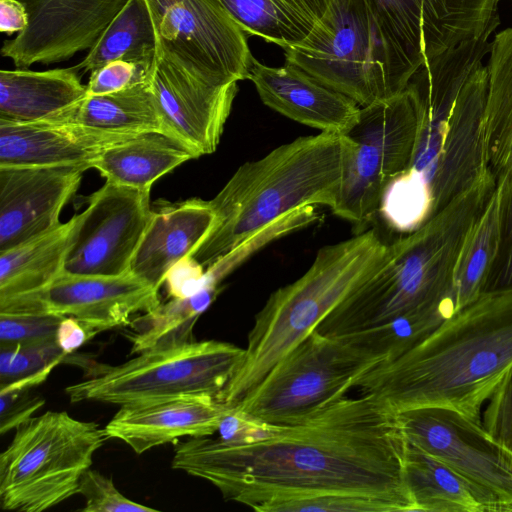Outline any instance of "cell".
<instances>
[{
	"instance_id": "1",
	"label": "cell",
	"mask_w": 512,
	"mask_h": 512,
	"mask_svg": "<svg viewBox=\"0 0 512 512\" xmlns=\"http://www.w3.org/2000/svg\"><path fill=\"white\" fill-rule=\"evenodd\" d=\"M406 445L397 412L383 398L362 393L302 421L277 424L261 442L189 437L176 445L171 466L253 509L289 495L336 492L382 498L401 512H416L405 479Z\"/></svg>"
},
{
	"instance_id": "2",
	"label": "cell",
	"mask_w": 512,
	"mask_h": 512,
	"mask_svg": "<svg viewBox=\"0 0 512 512\" xmlns=\"http://www.w3.org/2000/svg\"><path fill=\"white\" fill-rule=\"evenodd\" d=\"M494 30L427 59L407 84L418 105L413 157L386 188L378 210L397 232L418 229L490 171L486 92L463 85L490 51Z\"/></svg>"
},
{
	"instance_id": "3",
	"label": "cell",
	"mask_w": 512,
	"mask_h": 512,
	"mask_svg": "<svg viewBox=\"0 0 512 512\" xmlns=\"http://www.w3.org/2000/svg\"><path fill=\"white\" fill-rule=\"evenodd\" d=\"M512 364V289L482 293L399 358L381 363L356 387L395 412L455 410L481 423V408Z\"/></svg>"
},
{
	"instance_id": "4",
	"label": "cell",
	"mask_w": 512,
	"mask_h": 512,
	"mask_svg": "<svg viewBox=\"0 0 512 512\" xmlns=\"http://www.w3.org/2000/svg\"><path fill=\"white\" fill-rule=\"evenodd\" d=\"M348 139L320 132L298 137L242 164L210 200L215 219L190 255L205 270L292 214L330 209L343 179Z\"/></svg>"
},
{
	"instance_id": "5",
	"label": "cell",
	"mask_w": 512,
	"mask_h": 512,
	"mask_svg": "<svg viewBox=\"0 0 512 512\" xmlns=\"http://www.w3.org/2000/svg\"><path fill=\"white\" fill-rule=\"evenodd\" d=\"M496 187L489 171L421 227L387 244L381 266L316 330L342 336L455 297L453 275L460 250Z\"/></svg>"
},
{
	"instance_id": "6",
	"label": "cell",
	"mask_w": 512,
	"mask_h": 512,
	"mask_svg": "<svg viewBox=\"0 0 512 512\" xmlns=\"http://www.w3.org/2000/svg\"><path fill=\"white\" fill-rule=\"evenodd\" d=\"M387 243L375 229L318 250L308 270L275 290L256 314L243 361L220 400L235 406L384 261Z\"/></svg>"
},
{
	"instance_id": "7",
	"label": "cell",
	"mask_w": 512,
	"mask_h": 512,
	"mask_svg": "<svg viewBox=\"0 0 512 512\" xmlns=\"http://www.w3.org/2000/svg\"><path fill=\"white\" fill-rule=\"evenodd\" d=\"M110 439L105 427L66 411L31 417L0 455V506L40 512L78 494L94 454Z\"/></svg>"
},
{
	"instance_id": "8",
	"label": "cell",
	"mask_w": 512,
	"mask_h": 512,
	"mask_svg": "<svg viewBox=\"0 0 512 512\" xmlns=\"http://www.w3.org/2000/svg\"><path fill=\"white\" fill-rule=\"evenodd\" d=\"M245 348L217 340L156 347L65 388L71 402L128 405L208 396L220 399L241 365Z\"/></svg>"
},
{
	"instance_id": "9",
	"label": "cell",
	"mask_w": 512,
	"mask_h": 512,
	"mask_svg": "<svg viewBox=\"0 0 512 512\" xmlns=\"http://www.w3.org/2000/svg\"><path fill=\"white\" fill-rule=\"evenodd\" d=\"M381 360L345 337L313 331L235 406L273 424H293L346 397Z\"/></svg>"
},
{
	"instance_id": "10",
	"label": "cell",
	"mask_w": 512,
	"mask_h": 512,
	"mask_svg": "<svg viewBox=\"0 0 512 512\" xmlns=\"http://www.w3.org/2000/svg\"><path fill=\"white\" fill-rule=\"evenodd\" d=\"M283 50L285 63L360 107L394 96L387 49L368 0H333L310 34Z\"/></svg>"
},
{
	"instance_id": "11",
	"label": "cell",
	"mask_w": 512,
	"mask_h": 512,
	"mask_svg": "<svg viewBox=\"0 0 512 512\" xmlns=\"http://www.w3.org/2000/svg\"><path fill=\"white\" fill-rule=\"evenodd\" d=\"M417 130V100L408 86L361 107L357 122L344 134L349 146L331 211L356 226L365 225L378 212L388 185L408 169Z\"/></svg>"
},
{
	"instance_id": "12",
	"label": "cell",
	"mask_w": 512,
	"mask_h": 512,
	"mask_svg": "<svg viewBox=\"0 0 512 512\" xmlns=\"http://www.w3.org/2000/svg\"><path fill=\"white\" fill-rule=\"evenodd\" d=\"M157 54L216 84L248 79V35L220 0H146Z\"/></svg>"
},
{
	"instance_id": "13",
	"label": "cell",
	"mask_w": 512,
	"mask_h": 512,
	"mask_svg": "<svg viewBox=\"0 0 512 512\" xmlns=\"http://www.w3.org/2000/svg\"><path fill=\"white\" fill-rule=\"evenodd\" d=\"M397 415L408 441L451 467L501 512H512V452L482 423L441 407L408 409Z\"/></svg>"
},
{
	"instance_id": "14",
	"label": "cell",
	"mask_w": 512,
	"mask_h": 512,
	"mask_svg": "<svg viewBox=\"0 0 512 512\" xmlns=\"http://www.w3.org/2000/svg\"><path fill=\"white\" fill-rule=\"evenodd\" d=\"M152 213L150 191L106 181L79 214L63 273L119 276L130 272Z\"/></svg>"
},
{
	"instance_id": "15",
	"label": "cell",
	"mask_w": 512,
	"mask_h": 512,
	"mask_svg": "<svg viewBox=\"0 0 512 512\" xmlns=\"http://www.w3.org/2000/svg\"><path fill=\"white\" fill-rule=\"evenodd\" d=\"M161 304L158 289L128 272L119 276L62 273L42 290L0 298V313L71 316L96 334L130 325Z\"/></svg>"
},
{
	"instance_id": "16",
	"label": "cell",
	"mask_w": 512,
	"mask_h": 512,
	"mask_svg": "<svg viewBox=\"0 0 512 512\" xmlns=\"http://www.w3.org/2000/svg\"><path fill=\"white\" fill-rule=\"evenodd\" d=\"M29 24L1 55L17 68L66 61L90 50L128 0H20Z\"/></svg>"
},
{
	"instance_id": "17",
	"label": "cell",
	"mask_w": 512,
	"mask_h": 512,
	"mask_svg": "<svg viewBox=\"0 0 512 512\" xmlns=\"http://www.w3.org/2000/svg\"><path fill=\"white\" fill-rule=\"evenodd\" d=\"M150 83L165 134L186 145L197 157L215 152L238 82H209L157 54Z\"/></svg>"
},
{
	"instance_id": "18",
	"label": "cell",
	"mask_w": 512,
	"mask_h": 512,
	"mask_svg": "<svg viewBox=\"0 0 512 512\" xmlns=\"http://www.w3.org/2000/svg\"><path fill=\"white\" fill-rule=\"evenodd\" d=\"M86 170L83 166L0 167V252L57 227Z\"/></svg>"
},
{
	"instance_id": "19",
	"label": "cell",
	"mask_w": 512,
	"mask_h": 512,
	"mask_svg": "<svg viewBox=\"0 0 512 512\" xmlns=\"http://www.w3.org/2000/svg\"><path fill=\"white\" fill-rule=\"evenodd\" d=\"M134 136L48 119H0V167L83 166L91 169L106 149Z\"/></svg>"
},
{
	"instance_id": "20",
	"label": "cell",
	"mask_w": 512,
	"mask_h": 512,
	"mask_svg": "<svg viewBox=\"0 0 512 512\" xmlns=\"http://www.w3.org/2000/svg\"><path fill=\"white\" fill-rule=\"evenodd\" d=\"M248 80L266 106L321 132L344 135L360 115L353 99L293 64L271 67L254 58Z\"/></svg>"
},
{
	"instance_id": "21",
	"label": "cell",
	"mask_w": 512,
	"mask_h": 512,
	"mask_svg": "<svg viewBox=\"0 0 512 512\" xmlns=\"http://www.w3.org/2000/svg\"><path fill=\"white\" fill-rule=\"evenodd\" d=\"M229 408L223 401L208 396L122 405L105 430L109 438L142 454L181 437L213 435Z\"/></svg>"
},
{
	"instance_id": "22",
	"label": "cell",
	"mask_w": 512,
	"mask_h": 512,
	"mask_svg": "<svg viewBox=\"0 0 512 512\" xmlns=\"http://www.w3.org/2000/svg\"><path fill=\"white\" fill-rule=\"evenodd\" d=\"M214 219L210 201L199 198L153 211L130 272L159 290L168 271L204 240Z\"/></svg>"
},
{
	"instance_id": "23",
	"label": "cell",
	"mask_w": 512,
	"mask_h": 512,
	"mask_svg": "<svg viewBox=\"0 0 512 512\" xmlns=\"http://www.w3.org/2000/svg\"><path fill=\"white\" fill-rule=\"evenodd\" d=\"M87 95L78 70L25 68L0 71V119L38 121L49 119Z\"/></svg>"
},
{
	"instance_id": "24",
	"label": "cell",
	"mask_w": 512,
	"mask_h": 512,
	"mask_svg": "<svg viewBox=\"0 0 512 512\" xmlns=\"http://www.w3.org/2000/svg\"><path fill=\"white\" fill-rule=\"evenodd\" d=\"M405 479L416 512H501L485 493L408 440Z\"/></svg>"
},
{
	"instance_id": "25",
	"label": "cell",
	"mask_w": 512,
	"mask_h": 512,
	"mask_svg": "<svg viewBox=\"0 0 512 512\" xmlns=\"http://www.w3.org/2000/svg\"><path fill=\"white\" fill-rule=\"evenodd\" d=\"M198 158L186 145L160 132H147L106 149L92 164L106 181L150 191L154 182Z\"/></svg>"
},
{
	"instance_id": "26",
	"label": "cell",
	"mask_w": 512,
	"mask_h": 512,
	"mask_svg": "<svg viewBox=\"0 0 512 512\" xmlns=\"http://www.w3.org/2000/svg\"><path fill=\"white\" fill-rule=\"evenodd\" d=\"M79 214L54 229L0 252V298L42 290L62 273Z\"/></svg>"
},
{
	"instance_id": "27",
	"label": "cell",
	"mask_w": 512,
	"mask_h": 512,
	"mask_svg": "<svg viewBox=\"0 0 512 512\" xmlns=\"http://www.w3.org/2000/svg\"><path fill=\"white\" fill-rule=\"evenodd\" d=\"M48 120L132 135L165 133L150 79L114 93L86 95Z\"/></svg>"
},
{
	"instance_id": "28",
	"label": "cell",
	"mask_w": 512,
	"mask_h": 512,
	"mask_svg": "<svg viewBox=\"0 0 512 512\" xmlns=\"http://www.w3.org/2000/svg\"><path fill=\"white\" fill-rule=\"evenodd\" d=\"M485 111L487 161L496 179L512 167V27L490 44Z\"/></svg>"
},
{
	"instance_id": "29",
	"label": "cell",
	"mask_w": 512,
	"mask_h": 512,
	"mask_svg": "<svg viewBox=\"0 0 512 512\" xmlns=\"http://www.w3.org/2000/svg\"><path fill=\"white\" fill-rule=\"evenodd\" d=\"M384 38L394 95L425 62L422 0H368Z\"/></svg>"
},
{
	"instance_id": "30",
	"label": "cell",
	"mask_w": 512,
	"mask_h": 512,
	"mask_svg": "<svg viewBox=\"0 0 512 512\" xmlns=\"http://www.w3.org/2000/svg\"><path fill=\"white\" fill-rule=\"evenodd\" d=\"M500 0H422L425 61L499 25Z\"/></svg>"
},
{
	"instance_id": "31",
	"label": "cell",
	"mask_w": 512,
	"mask_h": 512,
	"mask_svg": "<svg viewBox=\"0 0 512 512\" xmlns=\"http://www.w3.org/2000/svg\"><path fill=\"white\" fill-rule=\"evenodd\" d=\"M456 311V299L450 296L391 321L341 337L366 350L382 363H387L421 343Z\"/></svg>"
},
{
	"instance_id": "32",
	"label": "cell",
	"mask_w": 512,
	"mask_h": 512,
	"mask_svg": "<svg viewBox=\"0 0 512 512\" xmlns=\"http://www.w3.org/2000/svg\"><path fill=\"white\" fill-rule=\"evenodd\" d=\"M157 38L146 0H128L74 68L92 72L117 59L153 60Z\"/></svg>"
},
{
	"instance_id": "33",
	"label": "cell",
	"mask_w": 512,
	"mask_h": 512,
	"mask_svg": "<svg viewBox=\"0 0 512 512\" xmlns=\"http://www.w3.org/2000/svg\"><path fill=\"white\" fill-rule=\"evenodd\" d=\"M248 36L282 49L304 40L317 19L303 0H220Z\"/></svg>"
},
{
	"instance_id": "34",
	"label": "cell",
	"mask_w": 512,
	"mask_h": 512,
	"mask_svg": "<svg viewBox=\"0 0 512 512\" xmlns=\"http://www.w3.org/2000/svg\"><path fill=\"white\" fill-rule=\"evenodd\" d=\"M219 292V286H207L190 297L172 298L133 319V331L128 335L132 353L194 341L196 321Z\"/></svg>"
},
{
	"instance_id": "35",
	"label": "cell",
	"mask_w": 512,
	"mask_h": 512,
	"mask_svg": "<svg viewBox=\"0 0 512 512\" xmlns=\"http://www.w3.org/2000/svg\"><path fill=\"white\" fill-rule=\"evenodd\" d=\"M500 238V200L496 187L484 211L469 231L453 275L457 311L477 299L493 266Z\"/></svg>"
},
{
	"instance_id": "36",
	"label": "cell",
	"mask_w": 512,
	"mask_h": 512,
	"mask_svg": "<svg viewBox=\"0 0 512 512\" xmlns=\"http://www.w3.org/2000/svg\"><path fill=\"white\" fill-rule=\"evenodd\" d=\"M255 510L261 512H396L400 508L391 501L348 493L324 492L289 495L271 499Z\"/></svg>"
},
{
	"instance_id": "37",
	"label": "cell",
	"mask_w": 512,
	"mask_h": 512,
	"mask_svg": "<svg viewBox=\"0 0 512 512\" xmlns=\"http://www.w3.org/2000/svg\"><path fill=\"white\" fill-rule=\"evenodd\" d=\"M67 356L56 342L0 346V387L55 368Z\"/></svg>"
},
{
	"instance_id": "38",
	"label": "cell",
	"mask_w": 512,
	"mask_h": 512,
	"mask_svg": "<svg viewBox=\"0 0 512 512\" xmlns=\"http://www.w3.org/2000/svg\"><path fill=\"white\" fill-rule=\"evenodd\" d=\"M500 200V238L484 291L512 289V167L497 179Z\"/></svg>"
},
{
	"instance_id": "39",
	"label": "cell",
	"mask_w": 512,
	"mask_h": 512,
	"mask_svg": "<svg viewBox=\"0 0 512 512\" xmlns=\"http://www.w3.org/2000/svg\"><path fill=\"white\" fill-rule=\"evenodd\" d=\"M63 317L49 313H0V346L56 342Z\"/></svg>"
},
{
	"instance_id": "40",
	"label": "cell",
	"mask_w": 512,
	"mask_h": 512,
	"mask_svg": "<svg viewBox=\"0 0 512 512\" xmlns=\"http://www.w3.org/2000/svg\"><path fill=\"white\" fill-rule=\"evenodd\" d=\"M78 494L85 500L82 512H152L158 511L130 500L115 486L112 479L99 471L88 469L82 476Z\"/></svg>"
},
{
	"instance_id": "41",
	"label": "cell",
	"mask_w": 512,
	"mask_h": 512,
	"mask_svg": "<svg viewBox=\"0 0 512 512\" xmlns=\"http://www.w3.org/2000/svg\"><path fill=\"white\" fill-rule=\"evenodd\" d=\"M155 59H117L104 64L90 72V78L86 84L87 96L114 93L149 80Z\"/></svg>"
},
{
	"instance_id": "42",
	"label": "cell",
	"mask_w": 512,
	"mask_h": 512,
	"mask_svg": "<svg viewBox=\"0 0 512 512\" xmlns=\"http://www.w3.org/2000/svg\"><path fill=\"white\" fill-rule=\"evenodd\" d=\"M488 400L481 423L497 442L512 452V364Z\"/></svg>"
},
{
	"instance_id": "43",
	"label": "cell",
	"mask_w": 512,
	"mask_h": 512,
	"mask_svg": "<svg viewBox=\"0 0 512 512\" xmlns=\"http://www.w3.org/2000/svg\"><path fill=\"white\" fill-rule=\"evenodd\" d=\"M33 387L24 380L0 387V433L16 429L44 404L39 396L30 394Z\"/></svg>"
},
{
	"instance_id": "44",
	"label": "cell",
	"mask_w": 512,
	"mask_h": 512,
	"mask_svg": "<svg viewBox=\"0 0 512 512\" xmlns=\"http://www.w3.org/2000/svg\"><path fill=\"white\" fill-rule=\"evenodd\" d=\"M277 424L252 417L238 407H230L218 427V438L232 445L261 442L272 437Z\"/></svg>"
},
{
	"instance_id": "45",
	"label": "cell",
	"mask_w": 512,
	"mask_h": 512,
	"mask_svg": "<svg viewBox=\"0 0 512 512\" xmlns=\"http://www.w3.org/2000/svg\"><path fill=\"white\" fill-rule=\"evenodd\" d=\"M167 293L171 298H187L207 285L205 269L191 256L177 262L165 277Z\"/></svg>"
},
{
	"instance_id": "46",
	"label": "cell",
	"mask_w": 512,
	"mask_h": 512,
	"mask_svg": "<svg viewBox=\"0 0 512 512\" xmlns=\"http://www.w3.org/2000/svg\"><path fill=\"white\" fill-rule=\"evenodd\" d=\"M95 335V332L78 319L64 316L57 328L56 343L65 354L69 355Z\"/></svg>"
},
{
	"instance_id": "47",
	"label": "cell",
	"mask_w": 512,
	"mask_h": 512,
	"mask_svg": "<svg viewBox=\"0 0 512 512\" xmlns=\"http://www.w3.org/2000/svg\"><path fill=\"white\" fill-rule=\"evenodd\" d=\"M29 24L25 5L20 0H0V32L11 35Z\"/></svg>"
},
{
	"instance_id": "48",
	"label": "cell",
	"mask_w": 512,
	"mask_h": 512,
	"mask_svg": "<svg viewBox=\"0 0 512 512\" xmlns=\"http://www.w3.org/2000/svg\"><path fill=\"white\" fill-rule=\"evenodd\" d=\"M319 21L331 6L333 0H303Z\"/></svg>"
}]
</instances>
